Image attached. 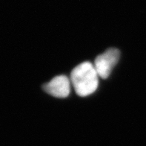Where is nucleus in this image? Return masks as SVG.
I'll return each instance as SVG.
<instances>
[{
    "instance_id": "1",
    "label": "nucleus",
    "mask_w": 146,
    "mask_h": 146,
    "mask_svg": "<svg viewBox=\"0 0 146 146\" xmlns=\"http://www.w3.org/2000/svg\"><path fill=\"white\" fill-rule=\"evenodd\" d=\"M70 79L76 94L82 97L92 94L98 87V74L90 62H84L75 67Z\"/></svg>"
},
{
    "instance_id": "2",
    "label": "nucleus",
    "mask_w": 146,
    "mask_h": 146,
    "mask_svg": "<svg viewBox=\"0 0 146 146\" xmlns=\"http://www.w3.org/2000/svg\"><path fill=\"white\" fill-rule=\"evenodd\" d=\"M119 54L120 53L118 49L111 48L96 57L94 67L100 77L106 79L110 75L112 69L118 62Z\"/></svg>"
},
{
    "instance_id": "3",
    "label": "nucleus",
    "mask_w": 146,
    "mask_h": 146,
    "mask_svg": "<svg viewBox=\"0 0 146 146\" xmlns=\"http://www.w3.org/2000/svg\"><path fill=\"white\" fill-rule=\"evenodd\" d=\"M44 90L56 98H66L70 94V81L65 75L56 76L43 86Z\"/></svg>"
}]
</instances>
